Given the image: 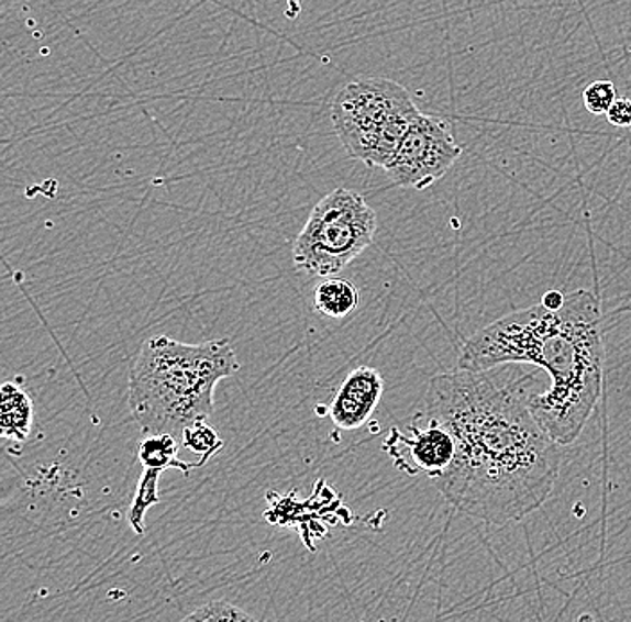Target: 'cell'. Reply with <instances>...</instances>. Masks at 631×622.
I'll return each instance as SVG.
<instances>
[{
  "mask_svg": "<svg viewBox=\"0 0 631 622\" xmlns=\"http://www.w3.org/2000/svg\"><path fill=\"white\" fill-rule=\"evenodd\" d=\"M184 621L243 622L255 621V618L250 615V613L244 612V610H241V608L235 607V604L226 603V601H212V603H207L203 604V607L196 608V612L189 613V615H187Z\"/></svg>",
  "mask_w": 631,
  "mask_h": 622,
  "instance_id": "14",
  "label": "cell"
},
{
  "mask_svg": "<svg viewBox=\"0 0 631 622\" xmlns=\"http://www.w3.org/2000/svg\"><path fill=\"white\" fill-rule=\"evenodd\" d=\"M359 289L345 278L325 277L314 289V309L331 320H343L357 311Z\"/></svg>",
  "mask_w": 631,
  "mask_h": 622,
  "instance_id": "10",
  "label": "cell"
},
{
  "mask_svg": "<svg viewBox=\"0 0 631 622\" xmlns=\"http://www.w3.org/2000/svg\"><path fill=\"white\" fill-rule=\"evenodd\" d=\"M384 393V379L372 366H359L346 375L329 406L335 427L355 431L369 422Z\"/></svg>",
  "mask_w": 631,
  "mask_h": 622,
  "instance_id": "8",
  "label": "cell"
},
{
  "mask_svg": "<svg viewBox=\"0 0 631 622\" xmlns=\"http://www.w3.org/2000/svg\"><path fill=\"white\" fill-rule=\"evenodd\" d=\"M500 365L544 368L551 386L528 397L534 420L560 445L578 440L602 391V314L587 289L565 295L564 306L544 303L499 318L463 345L462 370H490Z\"/></svg>",
  "mask_w": 631,
  "mask_h": 622,
  "instance_id": "2",
  "label": "cell"
},
{
  "mask_svg": "<svg viewBox=\"0 0 631 622\" xmlns=\"http://www.w3.org/2000/svg\"><path fill=\"white\" fill-rule=\"evenodd\" d=\"M617 99V88L608 79H598L583 90V104L593 115H607Z\"/></svg>",
  "mask_w": 631,
  "mask_h": 622,
  "instance_id": "15",
  "label": "cell"
},
{
  "mask_svg": "<svg viewBox=\"0 0 631 622\" xmlns=\"http://www.w3.org/2000/svg\"><path fill=\"white\" fill-rule=\"evenodd\" d=\"M607 121L616 127H631V99L617 98L607 112Z\"/></svg>",
  "mask_w": 631,
  "mask_h": 622,
  "instance_id": "16",
  "label": "cell"
},
{
  "mask_svg": "<svg viewBox=\"0 0 631 622\" xmlns=\"http://www.w3.org/2000/svg\"><path fill=\"white\" fill-rule=\"evenodd\" d=\"M0 400L2 436L13 442H25L33 427V400L19 382H5Z\"/></svg>",
  "mask_w": 631,
  "mask_h": 622,
  "instance_id": "9",
  "label": "cell"
},
{
  "mask_svg": "<svg viewBox=\"0 0 631 622\" xmlns=\"http://www.w3.org/2000/svg\"><path fill=\"white\" fill-rule=\"evenodd\" d=\"M180 445L190 451V453L200 454L198 462L203 467L210 457L221 453L224 442L215 429L210 427L204 420H200V422L192 423V425L185 429L184 434H181Z\"/></svg>",
  "mask_w": 631,
  "mask_h": 622,
  "instance_id": "13",
  "label": "cell"
},
{
  "mask_svg": "<svg viewBox=\"0 0 631 622\" xmlns=\"http://www.w3.org/2000/svg\"><path fill=\"white\" fill-rule=\"evenodd\" d=\"M237 355L223 340L189 345L169 336L144 341L128 380L130 413L142 434H173L209 419L219 380L237 374Z\"/></svg>",
  "mask_w": 631,
  "mask_h": 622,
  "instance_id": "3",
  "label": "cell"
},
{
  "mask_svg": "<svg viewBox=\"0 0 631 622\" xmlns=\"http://www.w3.org/2000/svg\"><path fill=\"white\" fill-rule=\"evenodd\" d=\"M178 445L180 440L173 434H146L139 443V462L144 468H158L164 471L176 468L189 476L192 468L201 467L200 462H181L178 457Z\"/></svg>",
  "mask_w": 631,
  "mask_h": 622,
  "instance_id": "11",
  "label": "cell"
},
{
  "mask_svg": "<svg viewBox=\"0 0 631 622\" xmlns=\"http://www.w3.org/2000/svg\"><path fill=\"white\" fill-rule=\"evenodd\" d=\"M462 153L442 119L420 112L386 173L395 186L425 190L447 175Z\"/></svg>",
  "mask_w": 631,
  "mask_h": 622,
  "instance_id": "6",
  "label": "cell"
},
{
  "mask_svg": "<svg viewBox=\"0 0 631 622\" xmlns=\"http://www.w3.org/2000/svg\"><path fill=\"white\" fill-rule=\"evenodd\" d=\"M383 448L391 457L395 467L403 474L411 477L428 476L434 481L454 459L456 442L442 422L423 411L411 420L408 433L391 427Z\"/></svg>",
  "mask_w": 631,
  "mask_h": 622,
  "instance_id": "7",
  "label": "cell"
},
{
  "mask_svg": "<svg viewBox=\"0 0 631 622\" xmlns=\"http://www.w3.org/2000/svg\"><path fill=\"white\" fill-rule=\"evenodd\" d=\"M420 110L402 85L386 78L350 81L332 101V126L348 156L369 167L394 162Z\"/></svg>",
  "mask_w": 631,
  "mask_h": 622,
  "instance_id": "4",
  "label": "cell"
},
{
  "mask_svg": "<svg viewBox=\"0 0 631 622\" xmlns=\"http://www.w3.org/2000/svg\"><path fill=\"white\" fill-rule=\"evenodd\" d=\"M519 385L490 370L434 375L425 413L442 422L456 454L434 479L445 501L488 524L522 521L539 510L558 479L560 443L534 420Z\"/></svg>",
  "mask_w": 631,
  "mask_h": 622,
  "instance_id": "1",
  "label": "cell"
},
{
  "mask_svg": "<svg viewBox=\"0 0 631 622\" xmlns=\"http://www.w3.org/2000/svg\"><path fill=\"white\" fill-rule=\"evenodd\" d=\"M162 471L158 468H144L142 471L141 481L136 487L135 496H133L132 506L128 510V524L132 527L136 536H142L146 533V515L151 506L160 502L158 496V479H160Z\"/></svg>",
  "mask_w": 631,
  "mask_h": 622,
  "instance_id": "12",
  "label": "cell"
},
{
  "mask_svg": "<svg viewBox=\"0 0 631 622\" xmlns=\"http://www.w3.org/2000/svg\"><path fill=\"white\" fill-rule=\"evenodd\" d=\"M377 214L355 190H332L316 204L292 246V263L314 277H334L374 243Z\"/></svg>",
  "mask_w": 631,
  "mask_h": 622,
  "instance_id": "5",
  "label": "cell"
},
{
  "mask_svg": "<svg viewBox=\"0 0 631 622\" xmlns=\"http://www.w3.org/2000/svg\"><path fill=\"white\" fill-rule=\"evenodd\" d=\"M565 295L562 291H547L542 298V303L549 309H558V307L564 306Z\"/></svg>",
  "mask_w": 631,
  "mask_h": 622,
  "instance_id": "17",
  "label": "cell"
}]
</instances>
